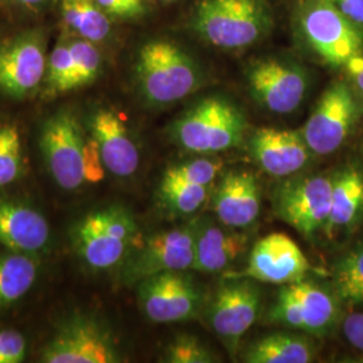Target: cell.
Returning <instances> with one entry per match:
<instances>
[{
  "label": "cell",
  "instance_id": "obj_29",
  "mask_svg": "<svg viewBox=\"0 0 363 363\" xmlns=\"http://www.w3.org/2000/svg\"><path fill=\"white\" fill-rule=\"evenodd\" d=\"M223 169V162L220 157L206 156L194 157L166 169L163 177L169 179L191 182L203 186H214V182L220 178Z\"/></svg>",
  "mask_w": 363,
  "mask_h": 363
},
{
  "label": "cell",
  "instance_id": "obj_4",
  "mask_svg": "<svg viewBox=\"0 0 363 363\" xmlns=\"http://www.w3.org/2000/svg\"><path fill=\"white\" fill-rule=\"evenodd\" d=\"M72 240L79 259L94 271L115 268L142 241L135 217L118 205L86 214L73 228Z\"/></svg>",
  "mask_w": 363,
  "mask_h": 363
},
{
  "label": "cell",
  "instance_id": "obj_30",
  "mask_svg": "<svg viewBox=\"0 0 363 363\" xmlns=\"http://www.w3.org/2000/svg\"><path fill=\"white\" fill-rule=\"evenodd\" d=\"M78 7L77 33L93 43L101 42L111 34V16L96 0H76Z\"/></svg>",
  "mask_w": 363,
  "mask_h": 363
},
{
  "label": "cell",
  "instance_id": "obj_19",
  "mask_svg": "<svg viewBox=\"0 0 363 363\" xmlns=\"http://www.w3.org/2000/svg\"><path fill=\"white\" fill-rule=\"evenodd\" d=\"M89 128L105 169L118 178L132 177L139 169L140 154L124 120L115 111L101 108L91 115Z\"/></svg>",
  "mask_w": 363,
  "mask_h": 363
},
{
  "label": "cell",
  "instance_id": "obj_8",
  "mask_svg": "<svg viewBox=\"0 0 363 363\" xmlns=\"http://www.w3.org/2000/svg\"><path fill=\"white\" fill-rule=\"evenodd\" d=\"M198 220L140 241L124 268L127 283H139L156 273L193 271Z\"/></svg>",
  "mask_w": 363,
  "mask_h": 363
},
{
  "label": "cell",
  "instance_id": "obj_39",
  "mask_svg": "<svg viewBox=\"0 0 363 363\" xmlns=\"http://www.w3.org/2000/svg\"><path fill=\"white\" fill-rule=\"evenodd\" d=\"M21 4H23L27 9L30 10H37L39 7H42L48 0H16Z\"/></svg>",
  "mask_w": 363,
  "mask_h": 363
},
{
  "label": "cell",
  "instance_id": "obj_27",
  "mask_svg": "<svg viewBox=\"0 0 363 363\" xmlns=\"http://www.w3.org/2000/svg\"><path fill=\"white\" fill-rule=\"evenodd\" d=\"M25 157L21 132L13 123L0 121V187L13 184L23 175Z\"/></svg>",
  "mask_w": 363,
  "mask_h": 363
},
{
  "label": "cell",
  "instance_id": "obj_22",
  "mask_svg": "<svg viewBox=\"0 0 363 363\" xmlns=\"http://www.w3.org/2000/svg\"><path fill=\"white\" fill-rule=\"evenodd\" d=\"M316 351L311 340L303 335L274 333L250 343L242 352L247 363H308Z\"/></svg>",
  "mask_w": 363,
  "mask_h": 363
},
{
  "label": "cell",
  "instance_id": "obj_1",
  "mask_svg": "<svg viewBox=\"0 0 363 363\" xmlns=\"http://www.w3.org/2000/svg\"><path fill=\"white\" fill-rule=\"evenodd\" d=\"M274 26L268 0H198L190 27L208 46L242 50L267 38Z\"/></svg>",
  "mask_w": 363,
  "mask_h": 363
},
{
  "label": "cell",
  "instance_id": "obj_13",
  "mask_svg": "<svg viewBox=\"0 0 363 363\" xmlns=\"http://www.w3.org/2000/svg\"><path fill=\"white\" fill-rule=\"evenodd\" d=\"M358 118V105L350 88L337 81L320 96L301 135L315 155L335 152L349 138Z\"/></svg>",
  "mask_w": 363,
  "mask_h": 363
},
{
  "label": "cell",
  "instance_id": "obj_28",
  "mask_svg": "<svg viewBox=\"0 0 363 363\" xmlns=\"http://www.w3.org/2000/svg\"><path fill=\"white\" fill-rule=\"evenodd\" d=\"M334 286L339 298L363 304V249L351 252L337 262Z\"/></svg>",
  "mask_w": 363,
  "mask_h": 363
},
{
  "label": "cell",
  "instance_id": "obj_5",
  "mask_svg": "<svg viewBox=\"0 0 363 363\" xmlns=\"http://www.w3.org/2000/svg\"><path fill=\"white\" fill-rule=\"evenodd\" d=\"M295 26L303 43L327 65L346 66L362 52L361 31L330 0H301Z\"/></svg>",
  "mask_w": 363,
  "mask_h": 363
},
{
  "label": "cell",
  "instance_id": "obj_40",
  "mask_svg": "<svg viewBox=\"0 0 363 363\" xmlns=\"http://www.w3.org/2000/svg\"><path fill=\"white\" fill-rule=\"evenodd\" d=\"M0 363H6V354H4V342H3V334L0 330Z\"/></svg>",
  "mask_w": 363,
  "mask_h": 363
},
{
  "label": "cell",
  "instance_id": "obj_9",
  "mask_svg": "<svg viewBox=\"0 0 363 363\" xmlns=\"http://www.w3.org/2000/svg\"><path fill=\"white\" fill-rule=\"evenodd\" d=\"M138 300L147 319L175 323L195 318L203 307V295L186 271L156 273L139 281Z\"/></svg>",
  "mask_w": 363,
  "mask_h": 363
},
{
  "label": "cell",
  "instance_id": "obj_2",
  "mask_svg": "<svg viewBox=\"0 0 363 363\" xmlns=\"http://www.w3.org/2000/svg\"><path fill=\"white\" fill-rule=\"evenodd\" d=\"M135 78L144 100L154 106L175 104L198 91L205 79L194 57L175 40L151 39L139 49Z\"/></svg>",
  "mask_w": 363,
  "mask_h": 363
},
{
  "label": "cell",
  "instance_id": "obj_33",
  "mask_svg": "<svg viewBox=\"0 0 363 363\" xmlns=\"http://www.w3.org/2000/svg\"><path fill=\"white\" fill-rule=\"evenodd\" d=\"M97 4L112 18L136 19L147 13L145 0H96Z\"/></svg>",
  "mask_w": 363,
  "mask_h": 363
},
{
  "label": "cell",
  "instance_id": "obj_20",
  "mask_svg": "<svg viewBox=\"0 0 363 363\" xmlns=\"http://www.w3.org/2000/svg\"><path fill=\"white\" fill-rule=\"evenodd\" d=\"M50 226L37 208L15 199H0V244L35 256L49 247Z\"/></svg>",
  "mask_w": 363,
  "mask_h": 363
},
{
  "label": "cell",
  "instance_id": "obj_32",
  "mask_svg": "<svg viewBox=\"0 0 363 363\" xmlns=\"http://www.w3.org/2000/svg\"><path fill=\"white\" fill-rule=\"evenodd\" d=\"M67 42L77 70L78 88L86 86L100 74L101 54L88 39H72Z\"/></svg>",
  "mask_w": 363,
  "mask_h": 363
},
{
  "label": "cell",
  "instance_id": "obj_17",
  "mask_svg": "<svg viewBox=\"0 0 363 363\" xmlns=\"http://www.w3.org/2000/svg\"><path fill=\"white\" fill-rule=\"evenodd\" d=\"M249 148L253 160L274 178L298 174L307 166L312 154L301 132L273 127L255 130Z\"/></svg>",
  "mask_w": 363,
  "mask_h": 363
},
{
  "label": "cell",
  "instance_id": "obj_21",
  "mask_svg": "<svg viewBox=\"0 0 363 363\" xmlns=\"http://www.w3.org/2000/svg\"><path fill=\"white\" fill-rule=\"evenodd\" d=\"M249 237L213 220H198L193 271L214 274L229 269L247 249Z\"/></svg>",
  "mask_w": 363,
  "mask_h": 363
},
{
  "label": "cell",
  "instance_id": "obj_38",
  "mask_svg": "<svg viewBox=\"0 0 363 363\" xmlns=\"http://www.w3.org/2000/svg\"><path fill=\"white\" fill-rule=\"evenodd\" d=\"M347 72L352 78L355 86L358 88V91L363 94V52L357 54L355 57H352L350 61L346 64Z\"/></svg>",
  "mask_w": 363,
  "mask_h": 363
},
{
  "label": "cell",
  "instance_id": "obj_35",
  "mask_svg": "<svg viewBox=\"0 0 363 363\" xmlns=\"http://www.w3.org/2000/svg\"><path fill=\"white\" fill-rule=\"evenodd\" d=\"M4 342L6 363H22L26 358L27 345L25 337L16 330H1Z\"/></svg>",
  "mask_w": 363,
  "mask_h": 363
},
{
  "label": "cell",
  "instance_id": "obj_14",
  "mask_svg": "<svg viewBox=\"0 0 363 363\" xmlns=\"http://www.w3.org/2000/svg\"><path fill=\"white\" fill-rule=\"evenodd\" d=\"M337 316L335 298L323 288L304 280L283 286L268 312L269 322L312 335L327 333Z\"/></svg>",
  "mask_w": 363,
  "mask_h": 363
},
{
  "label": "cell",
  "instance_id": "obj_10",
  "mask_svg": "<svg viewBox=\"0 0 363 363\" xmlns=\"http://www.w3.org/2000/svg\"><path fill=\"white\" fill-rule=\"evenodd\" d=\"M333 179L300 177L281 183L274 193V211L298 233L312 238L325 230L331 213Z\"/></svg>",
  "mask_w": 363,
  "mask_h": 363
},
{
  "label": "cell",
  "instance_id": "obj_37",
  "mask_svg": "<svg viewBox=\"0 0 363 363\" xmlns=\"http://www.w3.org/2000/svg\"><path fill=\"white\" fill-rule=\"evenodd\" d=\"M363 35V0H330Z\"/></svg>",
  "mask_w": 363,
  "mask_h": 363
},
{
  "label": "cell",
  "instance_id": "obj_11",
  "mask_svg": "<svg viewBox=\"0 0 363 363\" xmlns=\"http://www.w3.org/2000/svg\"><path fill=\"white\" fill-rule=\"evenodd\" d=\"M86 139L74 113L61 111L50 117L40 135V150L55 183L74 191L85 182L84 155Z\"/></svg>",
  "mask_w": 363,
  "mask_h": 363
},
{
  "label": "cell",
  "instance_id": "obj_7",
  "mask_svg": "<svg viewBox=\"0 0 363 363\" xmlns=\"http://www.w3.org/2000/svg\"><path fill=\"white\" fill-rule=\"evenodd\" d=\"M247 89L257 104L276 115H289L306 100L310 88L307 70L298 62L267 57L247 70Z\"/></svg>",
  "mask_w": 363,
  "mask_h": 363
},
{
  "label": "cell",
  "instance_id": "obj_24",
  "mask_svg": "<svg viewBox=\"0 0 363 363\" xmlns=\"http://www.w3.org/2000/svg\"><path fill=\"white\" fill-rule=\"evenodd\" d=\"M38 274V264L33 255L0 252V310L18 303L33 288Z\"/></svg>",
  "mask_w": 363,
  "mask_h": 363
},
{
  "label": "cell",
  "instance_id": "obj_26",
  "mask_svg": "<svg viewBox=\"0 0 363 363\" xmlns=\"http://www.w3.org/2000/svg\"><path fill=\"white\" fill-rule=\"evenodd\" d=\"M46 86L50 96L78 88L77 70L67 40H60L48 58Z\"/></svg>",
  "mask_w": 363,
  "mask_h": 363
},
{
  "label": "cell",
  "instance_id": "obj_6",
  "mask_svg": "<svg viewBox=\"0 0 363 363\" xmlns=\"http://www.w3.org/2000/svg\"><path fill=\"white\" fill-rule=\"evenodd\" d=\"M115 337L97 318L73 313L55 328L40 352L43 363L121 362Z\"/></svg>",
  "mask_w": 363,
  "mask_h": 363
},
{
  "label": "cell",
  "instance_id": "obj_25",
  "mask_svg": "<svg viewBox=\"0 0 363 363\" xmlns=\"http://www.w3.org/2000/svg\"><path fill=\"white\" fill-rule=\"evenodd\" d=\"M214 186H203L191 182L169 179L163 177L157 198L163 208L181 217L194 216L208 203Z\"/></svg>",
  "mask_w": 363,
  "mask_h": 363
},
{
  "label": "cell",
  "instance_id": "obj_34",
  "mask_svg": "<svg viewBox=\"0 0 363 363\" xmlns=\"http://www.w3.org/2000/svg\"><path fill=\"white\" fill-rule=\"evenodd\" d=\"M105 166L103 157L100 154L99 145L96 140L89 136L85 144V155H84V174L85 182L88 183H99L105 177Z\"/></svg>",
  "mask_w": 363,
  "mask_h": 363
},
{
  "label": "cell",
  "instance_id": "obj_18",
  "mask_svg": "<svg viewBox=\"0 0 363 363\" xmlns=\"http://www.w3.org/2000/svg\"><path fill=\"white\" fill-rule=\"evenodd\" d=\"M211 208L220 223L233 229L249 228L261 211V189L256 177L240 169L226 172L213 190Z\"/></svg>",
  "mask_w": 363,
  "mask_h": 363
},
{
  "label": "cell",
  "instance_id": "obj_23",
  "mask_svg": "<svg viewBox=\"0 0 363 363\" xmlns=\"http://www.w3.org/2000/svg\"><path fill=\"white\" fill-rule=\"evenodd\" d=\"M363 211V174L349 167L333 179L331 213L325 232L328 235L337 229L349 228Z\"/></svg>",
  "mask_w": 363,
  "mask_h": 363
},
{
  "label": "cell",
  "instance_id": "obj_12",
  "mask_svg": "<svg viewBox=\"0 0 363 363\" xmlns=\"http://www.w3.org/2000/svg\"><path fill=\"white\" fill-rule=\"evenodd\" d=\"M208 301V327L234 355L242 337L255 325L261 308V291L250 279H226Z\"/></svg>",
  "mask_w": 363,
  "mask_h": 363
},
{
  "label": "cell",
  "instance_id": "obj_3",
  "mask_svg": "<svg viewBox=\"0 0 363 363\" xmlns=\"http://www.w3.org/2000/svg\"><path fill=\"white\" fill-rule=\"evenodd\" d=\"M247 130L242 109L230 99L214 94L201 99L177 117L169 136L184 151L213 155L238 147Z\"/></svg>",
  "mask_w": 363,
  "mask_h": 363
},
{
  "label": "cell",
  "instance_id": "obj_36",
  "mask_svg": "<svg viewBox=\"0 0 363 363\" xmlns=\"http://www.w3.org/2000/svg\"><path fill=\"white\" fill-rule=\"evenodd\" d=\"M343 334L357 350L363 351V312H354L343 322Z\"/></svg>",
  "mask_w": 363,
  "mask_h": 363
},
{
  "label": "cell",
  "instance_id": "obj_15",
  "mask_svg": "<svg viewBox=\"0 0 363 363\" xmlns=\"http://www.w3.org/2000/svg\"><path fill=\"white\" fill-rule=\"evenodd\" d=\"M312 267L298 244L284 233H272L252 247L247 268L228 272L225 279H250L257 283L286 286L307 277Z\"/></svg>",
  "mask_w": 363,
  "mask_h": 363
},
{
  "label": "cell",
  "instance_id": "obj_16",
  "mask_svg": "<svg viewBox=\"0 0 363 363\" xmlns=\"http://www.w3.org/2000/svg\"><path fill=\"white\" fill-rule=\"evenodd\" d=\"M46 42L40 33L30 31L0 46V91L25 99L38 88L46 74Z\"/></svg>",
  "mask_w": 363,
  "mask_h": 363
},
{
  "label": "cell",
  "instance_id": "obj_31",
  "mask_svg": "<svg viewBox=\"0 0 363 363\" xmlns=\"http://www.w3.org/2000/svg\"><path fill=\"white\" fill-rule=\"evenodd\" d=\"M163 361L169 363H213L218 359L198 337L182 334L167 346Z\"/></svg>",
  "mask_w": 363,
  "mask_h": 363
}]
</instances>
